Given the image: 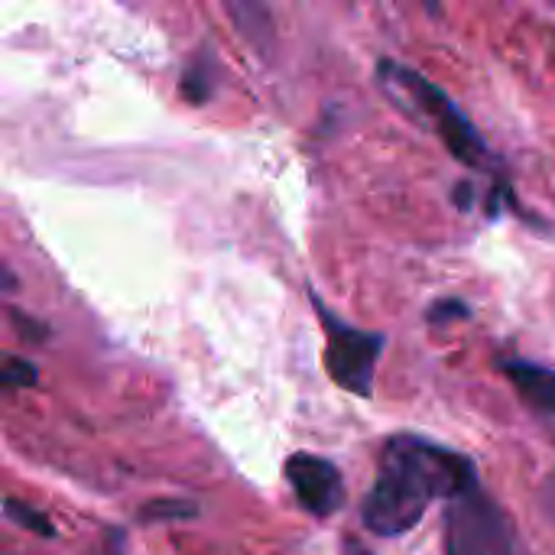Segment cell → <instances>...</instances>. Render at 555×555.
Here are the masks:
<instances>
[{"label":"cell","mask_w":555,"mask_h":555,"mask_svg":"<svg viewBox=\"0 0 555 555\" xmlns=\"http://www.w3.org/2000/svg\"><path fill=\"white\" fill-rule=\"evenodd\" d=\"M478 485V468L465 452L400 433L380 449L377 478L361 504V524L380 540H397L416 530L433 504H452Z\"/></svg>","instance_id":"1"},{"label":"cell","mask_w":555,"mask_h":555,"mask_svg":"<svg viewBox=\"0 0 555 555\" xmlns=\"http://www.w3.org/2000/svg\"><path fill=\"white\" fill-rule=\"evenodd\" d=\"M377 81L387 94L403 101L413 117L429 124L436 137L446 143V150L468 169L481 172H501V159L494 156L491 143L481 137L475 120L455 104V98L439 88L429 75L416 72L413 65H403L397 59H380L377 62Z\"/></svg>","instance_id":"2"},{"label":"cell","mask_w":555,"mask_h":555,"mask_svg":"<svg viewBox=\"0 0 555 555\" xmlns=\"http://www.w3.org/2000/svg\"><path fill=\"white\" fill-rule=\"evenodd\" d=\"M309 299H312V306L319 312V322L325 328V371H328V377L341 390L371 400L374 397L377 364H380V354L387 348V335L384 332H367V328H358V325L345 322L315 293H309Z\"/></svg>","instance_id":"3"},{"label":"cell","mask_w":555,"mask_h":555,"mask_svg":"<svg viewBox=\"0 0 555 555\" xmlns=\"http://www.w3.org/2000/svg\"><path fill=\"white\" fill-rule=\"evenodd\" d=\"M442 555H517V530L507 511L481 485L446 504Z\"/></svg>","instance_id":"4"},{"label":"cell","mask_w":555,"mask_h":555,"mask_svg":"<svg viewBox=\"0 0 555 555\" xmlns=\"http://www.w3.org/2000/svg\"><path fill=\"white\" fill-rule=\"evenodd\" d=\"M283 478L289 481V488L296 494V504L315 520L335 517L348 501L341 468L335 462L322 459V455H312V452L289 455L286 465H283Z\"/></svg>","instance_id":"5"},{"label":"cell","mask_w":555,"mask_h":555,"mask_svg":"<svg viewBox=\"0 0 555 555\" xmlns=\"http://www.w3.org/2000/svg\"><path fill=\"white\" fill-rule=\"evenodd\" d=\"M498 371L511 380L520 403L540 420L546 436L555 442V371L527 358H501Z\"/></svg>","instance_id":"6"},{"label":"cell","mask_w":555,"mask_h":555,"mask_svg":"<svg viewBox=\"0 0 555 555\" xmlns=\"http://www.w3.org/2000/svg\"><path fill=\"white\" fill-rule=\"evenodd\" d=\"M218 78H221V72H218V55H215L208 46H202V49L185 62V68H182V75H179V91H182V98L192 101V104H208V101L215 98Z\"/></svg>","instance_id":"7"},{"label":"cell","mask_w":555,"mask_h":555,"mask_svg":"<svg viewBox=\"0 0 555 555\" xmlns=\"http://www.w3.org/2000/svg\"><path fill=\"white\" fill-rule=\"evenodd\" d=\"M3 517L10 524H16L20 530L33 533V537H42V540H52L55 537V524L42 511H36V507L23 504L16 498H3Z\"/></svg>","instance_id":"8"},{"label":"cell","mask_w":555,"mask_h":555,"mask_svg":"<svg viewBox=\"0 0 555 555\" xmlns=\"http://www.w3.org/2000/svg\"><path fill=\"white\" fill-rule=\"evenodd\" d=\"M198 514L195 504L189 501H179V498H166V501H150L140 507V520L143 524H153V520H163V524H172V520H192Z\"/></svg>","instance_id":"9"},{"label":"cell","mask_w":555,"mask_h":555,"mask_svg":"<svg viewBox=\"0 0 555 555\" xmlns=\"http://www.w3.org/2000/svg\"><path fill=\"white\" fill-rule=\"evenodd\" d=\"M3 390L13 393V390H33L39 384V371L36 364L16 358V354H7V364H3V377H0Z\"/></svg>","instance_id":"10"},{"label":"cell","mask_w":555,"mask_h":555,"mask_svg":"<svg viewBox=\"0 0 555 555\" xmlns=\"http://www.w3.org/2000/svg\"><path fill=\"white\" fill-rule=\"evenodd\" d=\"M472 315V306L465 299H455V296H446L439 302L429 306L426 312V322L429 325H446V322H455V319H468Z\"/></svg>","instance_id":"11"},{"label":"cell","mask_w":555,"mask_h":555,"mask_svg":"<svg viewBox=\"0 0 555 555\" xmlns=\"http://www.w3.org/2000/svg\"><path fill=\"white\" fill-rule=\"evenodd\" d=\"M455 202H459V208H472L475 205V189H472V182H459V189H455Z\"/></svg>","instance_id":"12"},{"label":"cell","mask_w":555,"mask_h":555,"mask_svg":"<svg viewBox=\"0 0 555 555\" xmlns=\"http://www.w3.org/2000/svg\"><path fill=\"white\" fill-rule=\"evenodd\" d=\"M348 555H374V553H367V550H361V546H351V550H348Z\"/></svg>","instance_id":"13"}]
</instances>
